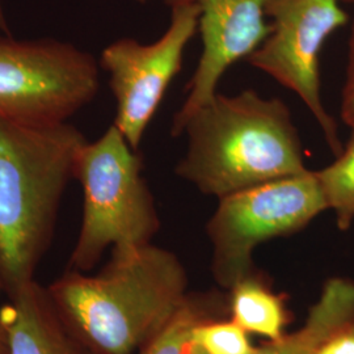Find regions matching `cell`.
Wrapping results in <instances>:
<instances>
[{
  "mask_svg": "<svg viewBox=\"0 0 354 354\" xmlns=\"http://www.w3.org/2000/svg\"><path fill=\"white\" fill-rule=\"evenodd\" d=\"M218 302L209 297L188 295L185 302L138 354H206L194 342L193 330L206 319L218 317Z\"/></svg>",
  "mask_w": 354,
  "mask_h": 354,
  "instance_id": "4fadbf2b",
  "label": "cell"
},
{
  "mask_svg": "<svg viewBox=\"0 0 354 354\" xmlns=\"http://www.w3.org/2000/svg\"><path fill=\"white\" fill-rule=\"evenodd\" d=\"M86 142L70 122L26 127L0 118V279L7 294L35 279Z\"/></svg>",
  "mask_w": 354,
  "mask_h": 354,
  "instance_id": "3957f363",
  "label": "cell"
},
{
  "mask_svg": "<svg viewBox=\"0 0 354 354\" xmlns=\"http://www.w3.org/2000/svg\"><path fill=\"white\" fill-rule=\"evenodd\" d=\"M46 290L66 324L97 354H138L189 295L181 260L152 243L112 248L95 274L67 268Z\"/></svg>",
  "mask_w": 354,
  "mask_h": 354,
  "instance_id": "6da1fadb",
  "label": "cell"
},
{
  "mask_svg": "<svg viewBox=\"0 0 354 354\" xmlns=\"http://www.w3.org/2000/svg\"><path fill=\"white\" fill-rule=\"evenodd\" d=\"M263 279L253 270L230 289V313L248 335L272 342L286 333L289 310L283 294L274 292Z\"/></svg>",
  "mask_w": 354,
  "mask_h": 354,
  "instance_id": "7c38bea8",
  "label": "cell"
},
{
  "mask_svg": "<svg viewBox=\"0 0 354 354\" xmlns=\"http://www.w3.org/2000/svg\"><path fill=\"white\" fill-rule=\"evenodd\" d=\"M3 291H6V288H4V283H3V281H1V279H0V294H1Z\"/></svg>",
  "mask_w": 354,
  "mask_h": 354,
  "instance_id": "ffe728a7",
  "label": "cell"
},
{
  "mask_svg": "<svg viewBox=\"0 0 354 354\" xmlns=\"http://www.w3.org/2000/svg\"><path fill=\"white\" fill-rule=\"evenodd\" d=\"M315 174L328 210L335 213L337 227L349 230L354 222V129L336 160Z\"/></svg>",
  "mask_w": 354,
  "mask_h": 354,
  "instance_id": "5bb4252c",
  "label": "cell"
},
{
  "mask_svg": "<svg viewBox=\"0 0 354 354\" xmlns=\"http://www.w3.org/2000/svg\"><path fill=\"white\" fill-rule=\"evenodd\" d=\"M0 311L10 336V354H97L77 337L36 279L8 294Z\"/></svg>",
  "mask_w": 354,
  "mask_h": 354,
  "instance_id": "30bf717a",
  "label": "cell"
},
{
  "mask_svg": "<svg viewBox=\"0 0 354 354\" xmlns=\"http://www.w3.org/2000/svg\"><path fill=\"white\" fill-rule=\"evenodd\" d=\"M352 317L354 281L342 277L328 279L299 328L256 346L253 354H317L329 335Z\"/></svg>",
  "mask_w": 354,
  "mask_h": 354,
  "instance_id": "8fae6325",
  "label": "cell"
},
{
  "mask_svg": "<svg viewBox=\"0 0 354 354\" xmlns=\"http://www.w3.org/2000/svg\"><path fill=\"white\" fill-rule=\"evenodd\" d=\"M194 342L206 354H253L248 333L231 317H212L201 322L193 330Z\"/></svg>",
  "mask_w": 354,
  "mask_h": 354,
  "instance_id": "9a60e30c",
  "label": "cell"
},
{
  "mask_svg": "<svg viewBox=\"0 0 354 354\" xmlns=\"http://www.w3.org/2000/svg\"><path fill=\"white\" fill-rule=\"evenodd\" d=\"M342 120L346 127L354 129V21L348 42V61L342 95Z\"/></svg>",
  "mask_w": 354,
  "mask_h": 354,
  "instance_id": "2e32d148",
  "label": "cell"
},
{
  "mask_svg": "<svg viewBox=\"0 0 354 354\" xmlns=\"http://www.w3.org/2000/svg\"><path fill=\"white\" fill-rule=\"evenodd\" d=\"M74 178L83 190V214L68 269L88 273L106 250L152 243L160 218L143 160L117 127L82 146Z\"/></svg>",
  "mask_w": 354,
  "mask_h": 354,
  "instance_id": "277c9868",
  "label": "cell"
},
{
  "mask_svg": "<svg viewBox=\"0 0 354 354\" xmlns=\"http://www.w3.org/2000/svg\"><path fill=\"white\" fill-rule=\"evenodd\" d=\"M137 3H140V4H146L149 0H136Z\"/></svg>",
  "mask_w": 354,
  "mask_h": 354,
  "instance_id": "44dd1931",
  "label": "cell"
},
{
  "mask_svg": "<svg viewBox=\"0 0 354 354\" xmlns=\"http://www.w3.org/2000/svg\"><path fill=\"white\" fill-rule=\"evenodd\" d=\"M326 210L317 174L310 169L219 198L206 225L216 283L230 290L256 270L253 252L260 244L302 231Z\"/></svg>",
  "mask_w": 354,
  "mask_h": 354,
  "instance_id": "8992f818",
  "label": "cell"
},
{
  "mask_svg": "<svg viewBox=\"0 0 354 354\" xmlns=\"http://www.w3.org/2000/svg\"><path fill=\"white\" fill-rule=\"evenodd\" d=\"M0 354H10V336L0 311Z\"/></svg>",
  "mask_w": 354,
  "mask_h": 354,
  "instance_id": "ac0fdd59",
  "label": "cell"
},
{
  "mask_svg": "<svg viewBox=\"0 0 354 354\" xmlns=\"http://www.w3.org/2000/svg\"><path fill=\"white\" fill-rule=\"evenodd\" d=\"M317 354H354V317L333 330Z\"/></svg>",
  "mask_w": 354,
  "mask_h": 354,
  "instance_id": "e0dca14e",
  "label": "cell"
},
{
  "mask_svg": "<svg viewBox=\"0 0 354 354\" xmlns=\"http://www.w3.org/2000/svg\"><path fill=\"white\" fill-rule=\"evenodd\" d=\"M172 8L196 4L200 8L198 30L203 53L187 84V99L171 127L174 137L183 136L190 115L216 93L218 83L232 64L247 59L269 36L266 0H163Z\"/></svg>",
  "mask_w": 354,
  "mask_h": 354,
  "instance_id": "9c48e42d",
  "label": "cell"
},
{
  "mask_svg": "<svg viewBox=\"0 0 354 354\" xmlns=\"http://www.w3.org/2000/svg\"><path fill=\"white\" fill-rule=\"evenodd\" d=\"M0 33L10 35V29H8V24H7L4 10H3V0H0Z\"/></svg>",
  "mask_w": 354,
  "mask_h": 354,
  "instance_id": "d6986e66",
  "label": "cell"
},
{
  "mask_svg": "<svg viewBox=\"0 0 354 354\" xmlns=\"http://www.w3.org/2000/svg\"><path fill=\"white\" fill-rule=\"evenodd\" d=\"M198 19L196 4L175 6L169 26L155 42L120 38L102 51L99 64L109 74L115 100L113 125L137 151L167 89L183 68L185 49L198 30Z\"/></svg>",
  "mask_w": 354,
  "mask_h": 354,
  "instance_id": "ba28073f",
  "label": "cell"
},
{
  "mask_svg": "<svg viewBox=\"0 0 354 354\" xmlns=\"http://www.w3.org/2000/svg\"><path fill=\"white\" fill-rule=\"evenodd\" d=\"M183 136L188 147L177 176L218 200L308 169L290 108L253 89L216 92L190 115Z\"/></svg>",
  "mask_w": 354,
  "mask_h": 354,
  "instance_id": "7a4b0ae2",
  "label": "cell"
},
{
  "mask_svg": "<svg viewBox=\"0 0 354 354\" xmlns=\"http://www.w3.org/2000/svg\"><path fill=\"white\" fill-rule=\"evenodd\" d=\"M99 68L70 42L0 33V118L26 127L68 122L96 97Z\"/></svg>",
  "mask_w": 354,
  "mask_h": 354,
  "instance_id": "5b68a950",
  "label": "cell"
},
{
  "mask_svg": "<svg viewBox=\"0 0 354 354\" xmlns=\"http://www.w3.org/2000/svg\"><path fill=\"white\" fill-rule=\"evenodd\" d=\"M353 1L266 0V16L272 20V29L266 41L247 58L251 66L298 95L336 156L344 145L337 122L322 99L320 53L330 35L349 20L342 3Z\"/></svg>",
  "mask_w": 354,
  "mask_h": 354,
  "instance_id": "52a82bcc",
  "label": "cell"
}]
</instances>
